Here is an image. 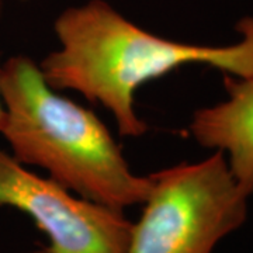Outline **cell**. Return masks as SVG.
<instances>
[{"instance_id":"cell-6","label":"cell","mask_w":253,"mask_h":253,"mask_svg":"<svg viewBox=\"0 0 253 253\" xmlns=\"http://www.w3.org/2000/svg\"><path fill=\"white\" fill-rule=\"evenodd\" d=\"M1 66V65H0ZM4 117V107H3V103H1V97H0V126H1V121Z\"/></svg>"},{"instance_id":"cell-8","label":"cell","mask_w":253,"mask_h":253,"mask_svg":"<svg viewBox=\"0 0 253 253\" xmlns=\"http://www.w3.org/2000/svg\"><path fill=\"white\" fill-rule=\"evenodd\" d=\"M1 11H3V1L0 0V17H1Z\"/></svg>"},{"instance_id":"cell-5","label":"cell","mask_w":253,"mask_h":253,"mask_svg":"<svg viewBox=\"0 0 253 253\" xmlns=\"http://www.w3.org/2000/svg\"><path fill=\"white\" fill-rule=\"evenodd\" d=\"M228 99L193 114L189 131L204 148L222 151L242 194L253 196V75L224 76Z\"/></svg>"},{"instance_id":"cell-2","label":"cell","mask_w":253,"mask_h":253,"mask_svg":"<svg viewBox=\"0 0 253 253\" xmlns=\"http://www.w3.org/2000/svg\"><path fill=\"white\" fill-rule=\"evenodd\" d=\"M0 134L17 162L45 169L79 197L114 210L146 200L149 176L132 172L107 126L58 94L33 59L18 55L0 66Z\"/></svg>"},{"instance_id":"cell-7","label":"cell","mask_w":253,"mask_h":253,"mask_svg":"<svg viewBox=\"0 0 253 253\" xmlns=\"http://www.w3.org/2000/svg\"><path fill=\"white\" fill-rule=\"evenodd\" d=\"M26 253H49V251L46 248H40V249H34V251H30Z\"/></svg>"},{"instance_id":"cell-4","label":"cell","mask_w":253,"mask_h":253,"mask_svg":"<svg viewBox=\"0 0 253 253\" xmlns=\"http://www.w3.org/2000/svg\"><path fill=\"white\" fill-rule=\"evenodd\" d=\"M0 207L27 214L49 253H126L132 222L124 211L79 197L51 177L28 172L0 149Z\"/></svg>"},{"instance_id":"cell-3","label":"cell","mask_w":253,"mask_h":253,"mask_svg":"<svg viewBox=\"0 0 253 253\" xmlns=\"http://www.w3.org/2000/svg\"><path fill=\"white\" fill-rule=\"evenodd\" d=\"M149 180L126 253H212L248 218V197L222 151L151 173Z\"/></svg>"},{"instance_id":"cell-1","label":"cell","mask_w":253,"mask_h":253,"mask_svg":"<svg viewBox=\"0 0 253 253\" xmlns=\"http://www.w3.org/2000/svg\"><path fill=\"white\" fill-rule=\"evenodd\" d=\"M61 48L41 71L55 90H75L109 109L123 136H141L148 124L136 116L134 94L146 82L183 65L200 63L236 78L253 75V16L236 24L241 40L225 46L177 42L145 31L104 0L69 7L55 20Z\"/></svg>"}]
</instances>
